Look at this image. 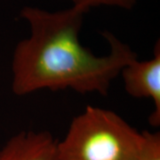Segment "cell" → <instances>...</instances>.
Segmentation results:
<instances>
[{
  "instance_id": "obj_2",
  "label": "cell",
  "mask_w": 160,
  "mask_h": 160,
  "mask_svg": "<svg viewBox=\"0 0 160 160\" xmlns=\"http://www.w3.org/2000/svg\"><path fill=\"white\" fill-rule=\"evenodd\" d=\"M144 140L116 112L88 106L57 142L58 160H138Z\"/></svg>"
},
{
  "instance_id": "obj_4",
  "label": "cell",
  "mask_w": 160,
  "mask_h": 160,
  "mask_svg": "<svg viewBox=\"0 0 160 160\" xmlns=\"http://www.w3.org/2000/svg\"><path fill=\"white\" fill-rule=\"evenodd\" d=\"M0 160H58L57 141L48 132H21L0 149Z\"/></svg>"
},
{
  "instance_id": "obj_6",
  "label": "cell",
  "mask_w": 160,
  "mask_h": 160,
  "mask_svg": "<svg viewBox=\"0 0 160 160\" xmlns=\"http://www.w3.org/2000/svg\"><path fill=\"white\" fill-rule=\"evenodd\" d=\"M73 6H77L86 11H89L92 7L97 6H112L123 9H131L135 6L137 0H69Z\"/></svg>"
},
{
  "instance_id": "obj_3",
  "label": "cell",
  "mask_w": 160,
  "mask_h": 160,
  "mask_svg": "<svg viewBox=\"0 0 160 160\" xmlns=\"http://www.w3.org/2000/svg\"><path fill=\"white\" fill-rule=\"evenodd\" d=\"M126 92L134 98L151 99L154 109L149 116V124L154 127L160 126V44L156 43L153 57L148 61L137 58L126 65L121 70Z\"/></svg>"
},
{
  "instance_id": "obj_5",
  "label": "cell",
  "mask_w": 160,
  "mask_h": 160,
  "mask_svg": "<svg viewBox=\"0 0 160 160\" xmlns=\"http://www.w3.org/2000/svg\"><path fill=\"white\" fill-rule=\"evenodd\" d=\"M144 145L138 160H160L159 132H144Z\"/></svg>"
},
{
  "instance_id": "obj_1",
  "label": "cell",
  "mask_w": 160,
  "mask_h": 160,
  "mask_svg": "<svg viewBox=\"0 0 160 160\" xmlns=\"http://www.w3.org/2000/svg\"><path fill=\"white\" fill-rule=\"evenodd\" d=\"M87 12L73 6L54 12L33 6L22 9L21 17L29 25L30 35L18 43L12 54L14 94L44 89L108 93L112 81L137 55L109 32L103 34L109 44L106 55H95L82 46L79 34Z\"/></svg>"
}]
</instances>
